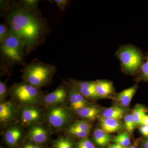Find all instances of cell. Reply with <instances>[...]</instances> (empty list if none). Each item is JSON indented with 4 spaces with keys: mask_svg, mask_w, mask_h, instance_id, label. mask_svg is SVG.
Wrapping results in <instances>:
<instances>
[{
    "mask_svg": "<svg viewBox=\"0 0 148 148\" xmlns=\"http://www.w3.org/2000/svg\"><path fill=\"white\" fill-rule=\"evenodd\" d=\"M2 16L8 24L10 32L21 41L27 55L45 42L51 32L46 19L38 8H30L20 1H13Z\"/></svg>",
    "mask_w": 148,
    "mask_h": 148,
    "instance_id": "cell-1",
    "label": "cell"
},
{
    "mask_svg": "<svg viewBox=\"0 0 148 148\" xmlns=\"http://www.w3.org/2000/svg\"><path fill=\"white\" fill-rule=\"evenodd\" d=\"M1 75L8 73L14 66H24L27 56L25 46L16 36L9 32L5 40L0 44Z\"/></svg>",
    "mask_w": 148,
    "mask_h": 148,
    "instance_id": "cell-2",
    "label": "cell"
},
{
    "mask_svg": "<svg viewBox=\"0 0 148 148\" xmlns=\"http://www.w3.org/2000/svg\"><path fill=\"white\" fill-rule=\"evenodd\" d=\"M56 72V67L53 65L34 58L24 66L21 77L24 81L40 88L50 84Z\"/></svg>",
    "mask_w": 148,
    "mask_h": 148,
    "instance_id": "cell-3",
    "label": "cell"
},
{
    "mask_svg": "<svg viewBox=\"0 0 148 148\" xmlns=\"http://www.w3.org/2000/svg\"><path fill=\"white\" fill-rule=\"evenodd\" d=\"M9 94L13 101L21 108L38 106L42 103L45 95L39 88L35 87L24 81L12 84L9 88Z\"/></svg>",
    "mask_w": 148,
    "mask_h": 148,
    "instance_id": "cell-4",
    "label": "cell"
},
{
    "mask_svg": "<svg viewBox=\"0 0 148 148\" xmlns=\"http://www.w3.org/2000/svg\"><path fill=\"white\" fill-rule=\"evenodd\" d=\"M116 55L120 61L122 70L127 73L140 71L144 62L141 51L133 46H122L117 51Z\"/></svg>",
    "mask_w": 148,
    "mask_h": 148,
    "instance_id": "cell-5",
    "label": "cell"
},
{
    "mask_svg": "<svg viewBox=\"0 0 148 148\" xmlns=\"http://www.w3.org/2000/svg\"><path fill=\"white\" fill-rule=\"evenodd\" d=\"M45 117L48 124L56 130L67 129L71 126V110L62 105L48 108Z\"/></svg>",
    "mask_w": 148,
    "mask_h": 148,
    "instance_id": "cell-6",
    "label": "cell"
},
{
    "mask_svg": "<svg viewBox=\"0 0 148 148\" xmlns=\"http://www.w3.org/2000/svg\"><path fill=\"white\" fill-rule=\"evenodd\" d=\"M69 98L67 84H60L52 92L45 95L42 103L47 108L61 106Z\"/></svg>",
    "mask_w": 148,
    "mask_h": 148,
    "instance_id": "cell-7",
    "label": "cell"
},
{
    "mask_svg": "<svg viewBox=\"0 0 148 148\" xmlns=\"http://www.w3.org/2000/svg\"><path fill=\"white\" fill-rule=\"evenodd\" d=\"M22 125L19 123L10 125L4 133L5 143L9 148H17L20 146L24 135Z\"/></svg>",
    "mask_w": 148,
    "mask_h": 148,
    "instance_id": "cell-8",
    "label": "cell"
},
{
    "mask_svg": "<svg viewBox=\"0 0 148 148\" xmlns=\"http://www.w3.org/2000/svg\"><path fill=\"white\" fill-rule=\"evenodd\" d=\"M43 117L42 112L36 106L22 107L20 113V124L22 126H31L39 123Z\"/></svg>",
    "mask_w": 148,
    "mask_h": 148,
    "instance_id": "cell-9",
    "label": "cell"
},
{
    "mask_svg": "<svg viewBox=\"0 0 148 148\" xmlns=\"http://www.w3.org/2000/svg\"><path fill=\"white\" fill-rule=\"evenodd\" d=\"M50 136L49 130L39 123L30 126L27 135L28 141L43 146L49 142Z\"/></svg>",
    "mask_w": 148,
    "mask_h": 148,
    "instance_id": "cell-10",
    "label": "cell"
},
{
    "mask_svg": "<svg viewBox=\"0 0 148 148\" xmlns=\"http://www.w3.org/2000/svg\"><path fill=\"white\" fill-rule=\"evenodd\" d=\"M19 114L18 107L13 101L9 100L0 103V122L3 126L10 124Z\"/></svg>",
    "mask_w": 148,
    "mask_h": 148,
    "instance_id": "cell-11",
    "label": "cell"
},
{
    "mask_svg": "<svg viewBox=\"0 0 148 148\" xmlns=\"http://www.w3.org/2000/svg\"><path fill=\"white\" fill-rule=\"evenodd\" d=\"M70 82L75 84L85 98L93 99L98 98L95 91V82L82 81L71 79Z\"/></svg>",
    "mask_w": 148,
    "mask_h": 148,
    "instance_id": "cell-12",
    "label": "cell"
},
{
    "mask_svg": "<svg viewBox=\"0 0 148 148\" xmlns=\"http://www.w3.org/2000/svg\"><path fill=\"white\" fill-rule=\"evenodd\" d=\"M95 91L98 97H107L112 94L114 91L112 83L108 80L95 82Z\"/></svg>",
    "mask_w": 148,
    "mask_h": 148,
    "instance_id": "cell-13",
    "label": "cell"
},
{
    "mask_svg": "<svg viewBox=\"0 0 148 148\" xmlns=\"http://www.w3.org/2000/svg\"><path fill=\"white\" fill-rule=\"evenodd\" d=\"M99 123L101 128L109 134L118 132L122 127L119 120L102 117L99 119Z\"/></svg>",
    "mask_w": 148,
    "mask_h": 148,
    "instance_id": "cell-14",
    "label": "cell"
},
{
    "mask_svg": "<svg viewBox=\"0 0 148 148\" xmlns=\"http://www.w3.org/2000/svg\"><path fill=\"white\" fill-rule=\"evenodd\" d=\"M137 90V86L135 85L123 90L117 95L116 98V101L119 102L123 107H127L130 104Z\"/></svg>",
    "mask_w": 148,
    "mask_h": 148,
    "instance_id": "cell-15",
    "label": "cell"
},
{
    "mask_svg": "<svg viewBox=\"0 0 148 148\" xmlns=\"http://www.w3.org/2000/svg\"><path fill=\"white\" fill-rule=\"evenodd\" d=\"M93 139L95 143L102 147H106L112 140V136L102 128H96L93 132Z\"/></svg>",
    "mask_w": 148,
    "mask_h": 148,
    "instance_id": "cell-16",
    "label": "cell"
},
{
    "mask_svg": "<svg viewBox=\"0 0 148 148\" xmlns=\"http://www.w3.org/2000/svg\"><path fill=\"white\" fill-rule=\"evenodd\" d=\"M100 109L94 106H85L76 111L79 116L89 120H94L100 113Z\"/></svg>",
    "mask_w": 148,
    "mask_h": 148,
    "instance_id": "cell-17",
    "label": "cell"
},
{
    "mask_svg": "<svg viewBox=\"0 0 148 148\" xmlns=\"http://www.w3.org/2000/svg\"><path fill=\"white\" fill-rule=\"evenodd\" d=\"M125 112V109L117 106H114L106 109L103 112V117L106 118L119 120L122 118Z\"/></svg>",
    "mask_w": 148,
    "mask_h": 148,
    "instance_id": "cell-18",
    "label": "cell"
},
{
    "mask_svg": "<svg viewBox=\"0 0 148 148\" xmlns=\"http://www.w3.org/2000/svg\"><path fill=\"white\" fill-rule=\"evenodd\" d=\"M51 148H75V145L69 136H61L53 141Z\"/></svg>",
    "mask_w": 148,
    "mask_h": 148,
    "instance_id": "cell-19",
    "label": "cell"
},
{
    "mask_svg": "<svg viewBox=\"0 0 148 148\" xmlns=\"http://www.w3.org/2000/svg\"><path fill=\"white\" fill-rule=\"evenodd\" d=\"M113 141L115 143L119 144L123 147L128 148L131 144V140L127 132H123L116 136Z\"/></svg>",
    "mask_w": 148,
    "mask_h": 148,
    "instance_id": "cell-20",
    "label": "cell"
},
{
    "mask_svg": "<svg viewBox=\"0 0 148 148\" xmlns=\"http://www.w3.org/2000/svg\"><path fill=\"white\" fill-rule=\"evenodd\" d=\"M70 126L88 133H90L92 128L90 123L84 120H77Z\"/></svg>",
    "mask_w": 148,
    "mask_h": 148,
    "instance_id": "cell-21",
    "label": "cell"
},
{
    "mask_svg": "<svg viewBox=\"0 0 148 148\" xmlns=\"http://www.w3.org/2000/svg\"><path fill=\"white\" fill-rule=\"evenodd\" d=\"M66 132L68 135H72L77 138L83 139V138H87L89 133L88 132H84L77 128L74 127H70L66 129Z\"/></svg>",
    "mask_w": 148,
    "mask_h": 148,
    "instance_id": "cell-22",
    "label": "cell"
},
{
    "mask_svg": "<svg viewBox=\"0 0 148 148\" xmlns=\"http://www.w3.org/2000/svg\"><path fill=\"white\" fill-rule=\"evenodd\" d=\"M145 114V108L142 106H137L132 111V114L135 118L136 126L141 125V119L143 115Z\"/></svg>",
    "mask_w": 148,
    "mask_h": 148,
    "instance_id": "cell-23",
    "label": "cell"
},
{
    "mask_svg": "<svg viewBox=\"0 0 148 148\" xmlns=\"http://www.w3.org/2000/svg\"><path fill=\"white\" fill-rule=\"evenodd\" d=\"M124 126L127 132H132L136 126L135 119L132 114L127 115L124 118Z\"/></svg>",
    "mask_w": 148,
    "mask_h": 148,
    "instance_id": "cell-24",
    "label": "cell"
},
{
    "mask_svg": "<svg viewBox=\"0 0 148 148\" xmlns=\"http://www.w3.org/2000/svg\"><path fill=\"white\" fill-rule=\"evenodd\" d=\"M5 81L2 82L1 80L0 81V102L2 103L3 102L6 101L7 97L9 94V88H8L7 86V82L9 77Z\"/></svg>",
    "mask_w": 148,
    "mask_h": 148,
    "instance_id": "cell-25",
    "label": "cell"
},
{
    "mask_svg": "<svg viewBox=\"0 0 148 148\" xmlns=\"http://www.w3.org/2000/svg\"><path fill=\"white\" fill-rule=\"evenodd\" d=\"M9 32V27L6 21L0 24V44L5 40L8 37Z\"/></svg>",
    "mask_w": 148,
    "mask_h": 148,
    "instance_id": "cell-26",
    "label": "cell"
},
{
    "mask_svg": "<svg viewBox=\"0 0 148 148\" xmlns=\"http://www.w3.org/2000/svg\"><path fill=\"white\" fill-rule=\"evenodd\" d=\"M75 148H96L95 145L88 138H85L81 139L77 143Z\"/></svg>",
    "mask_w": 148,
    "mask_h": 148,
    "instance_id": "cell-27",
    "label": "cell"
},
{
    "mask_svg": "<svg viewBox=\"0 0 148 148\" xmlns=\"http://www.w3.org/2000/svg\"><path fill=\"white\" fill-rule=\"evenodd\" d=\"M142 78L148 81V56L145 62H143L140 70Z\"/></svg>",
    "mask_w": 148,
    "mask_h": 148,
    "instance_id": "cell-28",
    "label": "cell"
},
{
    "mask_svg": "<svg viewBox=\"0 0 148 148\" xmlns=\"http://www.w3.org/2000/svg\"><path fill=\"white\" fill-rule=\"evenodd\" d=\"M53 2L61 11H64L69 5L70 1L68 0H54Z\"/></svg>",
    "mask_w": 148,
    "mask_h": 148,
    "instance_id": "cell-29",
    "label": "cell"
},
{
    "mask_svg": "<svg viewBox=\"0 0 148 148\" xmlns=\"http://www.w3.org/2000/svg\"><path fill=\"white\" fill-rule=\"evenodd\" d=\"M21 3L27 7L30 8H38L39 1L38 0H23L20 1Z\"/></svg>",
    "mask_w": 148,
    "mask_h": 148,
    "instance_id": "cell-30",
    "label": "cell"
},
{
    "mask_svg": "<svg viewBox=\"0 0 148 148\" xmlns=\"http://www.w3.org/2000/svg\"><path fill=\"white\" fill-rule=\"evenodd\" d=\"M20 148H47V147L46 146L37 145L29 141H27V142L23 144Z\"/></svg>",
    "mask_w": 148,
    "mask_h": 148,
    "instance_id": "cell-31",
    "label": "cell"
},
{
    "mask_svg": "<svg viewBox=\"0 0 148 148\" xmlns=\"http://www.w3.org/2000/svg\"><path fill=\"white\" fill-rule=\"evenodd\" d=\"M141 134L144 136L148 137V125H143L140 128Z\"/></svg>",
    "mask_w": 148,
    "mask_h": 148,
    "instance_id": "cell-32",
    "label": "cell"
},
{
    "mask_svg": "<svg viewBox=\"0 0 148 148\" xmlns=\"http://www.w3.org/2000/svg\"><path fill=\"white\" fill-rule=\"evenodd\" d=\"M141 125H148V115L145 114L143 115L141 119Z\"/></svg>",
    "mask_w": 148,
    "mask_h": 148,
    "instance_id": "cell-33",
    "label": "cell"
},
{
    "mask_svg": "<svg viewBox=\"0 0 148 148\" xmlns=\"http://www.w3.org/2000/svg\"><path fill=\"white\" fill-rule=\"evenodd\" d=\"M107 148H126L125 147H123L121 145H119V144H116V143H115V144H112V145H110V146H109Z\"/></svg>",
    "mask_w": 148,
    "mask_h": 148,
    "instance_id": "cell-34",
    "label": "cell"
},
{
    "mask_svg": "<svg viewBox=\"0 0 148 148\" xmlns=\"http://www.w3.org/2000/svg\"><path fill=\"white\" fill-rule=\"evenodd\" d=\"M142 146L143 148H148V138L144 141Z\"/></svg>",
    "mask_w": 148,
    "mask_h": 148,
    "instance_id": "cell-35",
    "label": "cell"
},
{
    "mask_svg": "<svg viewBox=\"0 0 148 148\" xmlns=\"http://www.w3.org/2000/svg\"><path fill=\"white\" fill-rule=\"evenodd\" d=\"M128 148H137L136 147H135V146H131V147H129Z\"/></svg>",
    "mask_w": 148,
    "mask_h": 148,
    "instance_id": "cell-36",
    "label": "cell"
}]
</instances>
